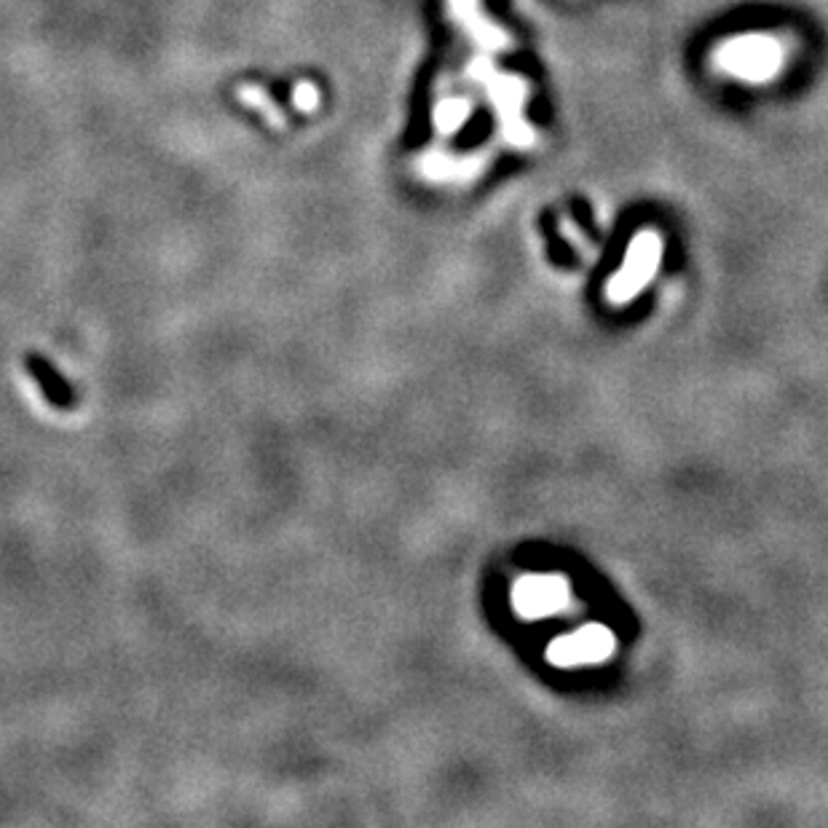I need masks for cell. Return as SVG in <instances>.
<instances>
[{
	"instance_id": "obj_1",
	"label": "cell",
	"mask_w": 828,
	"mask_h": 828,
	"mask_svg": "<svg viewBox=\"0 0 828 828\" xmlns=\"http://www.w3.org/2000/svg\"><path fill=\"white\" fill-rule=\"evenodd\" d=\"M714 68L746 83H767L786 68V43L772 32H746L721 41L710 54Z\"/></svg>"
},
{
	"instance_id": "obj_2",
	"label": "cell",
	"mask_w": 828,
	"mask_h": 828,
	"mask_svg": "<svg viewBox=\"0 0 828 828\" xmlns=\"http://www.w3.org/2000/svg\"><path fill=\"white\" fill-rule=\"evenodd\" d=\"M469 73H472L475 81L486 89V94L491 97L493 108H497L505 140L515 148H531L533 129L528 127L523 119V106H526V94H528L526 81H520L518 76L499 73V70L486 60L472 62Z\"/></svg>"
},
{
	"instance_id": "obj_5",
	"label": "cell",
	"mask_w": 828,
	"mask_h": 828,
	"mask_svg": "<svg viewBox=\"0 0 828 828\" xmlns=\"http://www.w3.org/2000/svg\"><path fill=\"white\" fill-rule=\"evenodd\" d=\"M569 603V585L560 577H523L512 590V606L520 617H550Z\"/></svg>"
},
{
	"instance_id": "obj_7",
	"label": "cell",
	"mask_w": 828,
	"mask_h": 828,
	"mask_svg": "<svg viewBox=\"0 0 828 828\" xmlns=\"http://www.w3.org/2000/svg\"><path fill=\"white\" fill-rule=\"evenodd\" d=\"M469 113H472V102L467 97H448L435 106V129L440 134L451 137L465 127Z\"/></svg>"
},
{
	"instance_id": "obj_4",
	"label": "cell",
	"mask_w": 828,
	"mask_h": 828,
	"mask_svg": "<svg viewBox=\"0 0 828 828\" xmlns=\"http://www.w3.org/2000/svg\"><path fill=\"white\" fill-rule=\"evenodd\" d=\"M615 651V636L603 625H585V628L566 632L547 649V660L558 668H579V665H596L609 660Z\"/></svg>"
},
{
	"instance_id": "obj_10",
	"label": "cell",
	"mask_w": 828,
	"mask_h": 828,
	"mask_svg": "<svg viewBox=\"0 0 828 828\" xmlns=\"http://www.w3.org/2000/svg\"><path fill=\"white\" fill-rule=\"evenodd\" d=\"M292 102H296V108L303 110V113H311V110L319 108V89L315 83L301 81L292 89Z\"/></svg>"
},
{
	"instance_id": "obj_8",
	"label": "cell",
	"mask_w": 828,
	"mask_h": 828,
	"mask_svg": "<svg viewBox=\"0 0 828 828\" xmlns=\"http://www.w3.org/2000/svg\"><path fill=\"white\" fill-rule=\"evenodd\" d=\"M30 370H32V373H36L38 378H41V387L46 389V395H49V400L54 402V406H62V408H68V406H70V400H73V397H70L68 383H64L62 378L57 376L54 370H51L49 365H46V362L41 360V357H36V355L30 357Z\"/></svg>"
},
{
	"instance_id": "obj_6",
	"label": "cell",
	"mask_w": 828,
	"mask_h": 828,
	"mask_svg": "<svg viewBox=\"0 0 828 828\" xmlns=\"http://www.w3.org/2000/svg\"><path fill=\"white\" fill-rule=\"evenodd\" d=\"M448 9H451V17L456 22L461 24V30H465L482 51H488V54L505 51L512 46L510 36H507L505 30L497 28L493 22H488L486 17H480L478 0H448Z\"/></svg>"
},
{
	"instance_id": "obj_9",
	"label": "cell",
	"mask_w": 828,
	"mask_h": 828,
	"mask_svg": "<svg viewBox=\"0 0 828 828\" xmlns=\"http://www.w3.org/2000/svg\"><path fill=\"white\" fill-rule=\"evenodd\" d=\"M239 100L245 102L247 108L260 110V113H263V119L269 121V127H277V129L285 127L282 110L273 106V100H269V94H266L263 89H258V87H241L239 89Z\"/></svg>"
},
{
	"instance_id": "obj_3",
	"label": "cell",
	"mask_w": 828,
	"mask_h": 828,
	"mask_svg": "<svg viewBox=\"0 0 828 828\" xmlns=\"http://www.w3.org/2000/svg\"><path fill=\"white\" fill-rule=\"evenodd\" d=\"M662 260V239L655 231H641L630 241L628 256L615 277L606 285V298L611 303H628L644 290L655 277L657 266Z\"/></svg>"
}]
</instances>
